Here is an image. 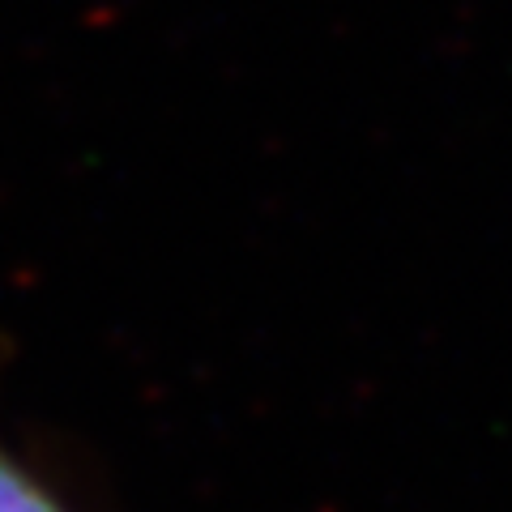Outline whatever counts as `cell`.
Wrapping results in <instances>:
<instances>
[{"mask_svg": "<svg viewBox=\"0 0 512 512\" xmlns=\"http://www.w3.org/2000/svg\"><path fill=\"white\" fill-rule=\"evenodd\" d=\"M0 512H60V504L22 466H13L0 453Z\"/></svg>", "mask_w": 512, "mask_h": 512, "instance_id": "6da1fadb", "label": "cell"}]
</instances>
